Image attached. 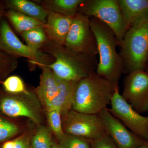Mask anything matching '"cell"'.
Listing matches in <instances>:
<instances>
[{"instance_id":"6da1fadb","label":"cell","mask_w":148,"mask_h":148,"mask_svg":"<svg viewBox=\"0 0 148 148\" xmlns=\"http://www.w3.org/2000/svg\"><path fill=\"white\" fill-rule=\"evenodd\" d=\"M40 51L54 58L53 63L45 65L61 79L79 82L96 73V58L76 53L49 40Z\"/></svg>"},{"instance_id":"7a4b0ae2","label":"cell","mask_w":148,"mask_h":148,"mask_svg":"<svg viewBox=\"0 0 148 148\" xmlns=\"http://www.w3.org/2000/svg\"><path fill=\"white\" fill-rule=\"evenodd\" d=\"M118 84L93 74L77 83L72 110L88 114H99L110 104Z\"/></svg>"},{"instance_id":"3957f363","label":"cell","mask_w":148,"mask_h":148,"mask_svg":"<svg viewBox=\"0 0 148 148\" xmlns=\"http://www.w3.org/2000/svg\"><path fill=\"white\" fill-rule=\"evenodd\" d=\"M90 25L97 43L99 62L96 73L97 75L118 84L124 66L122 59L117 51V40L113 31L99 19L90 17Z\"/></svg>"},{"instance_id":"277c9868","label":"cell","mask_w":148,"mask_h":148,"mask_svg":"<svg viewBox=\"0 0 148 148\" xmlns=\"http://www.w3.org/2000/svg\"><path fill=\"white\" fill-rule=\"evenodd\" d=\"M119 46L123 73L145 70L148 63V13L127 29Z\"/></svg>"},{"instance_id":"5b68a950","label":"cell","mask_w":148,"mask_h":148,"mask_svg":"<svg viewBox=\"0 0 148 148\" xmlns=\"http://www.w3.org/2000/svg\"><path fill=\"white\" fill-rule=\"evenodd\" d=\"M78 12L106 24L114 32L119 45L126 29L118 0H84Z\"/></svg>"},{"instance_id":"8992f818","label":"cell","mask_w":148,"mask_h":148,"mask_svg":"<svg viewBox=\"0 0 148 148\" xmlns=\"http://www.w3.org/2000/svg\"><path fill=\"white\" fill-rule=\"evenodd\" d=\"M36 95L29 91L12 94L0 89V113L11 118L26 117L39 124L41 117Z\"/></svg>"},{"instance_id":"52a82bcc","label":"cell","mask_w":148,"mask_h":148,"mask_svg":"<svg viewBox=\"0 0 148 148\" xmlns=\"http://www.w3.org/2000/svg\"><path fill=\"white\" fill-rule=\"evenodd\" d=\"M64 45L76 53L96 58L98 54L97 43L89 16L78 12L73 17Z\"/></svg>"},{"instance_id":"ba28073f","label":"cell","mask_w":148,"mask_h":148,"mask_svg":"<svg viewBox=\"0 0 148 148\" xmlns=\"http://www.w3.org/2000/svg\"><path fill=\"white\" fill-rule=\"evenodd\" d=\"M0 50L17 58H27L32 65L38 66L51 64L54 61L53 57L47 53L31 50L19 40L3 17L0 21Z\"/></svg>"},{"instance_id":"9c48e42d","label":"cell","mask_w":148,"mask_h":148,"mask_svg":"<svg viewBox=\"0 0 148 148\" xmlns=\"http://www.w3.org/2000/svg\"><path fill=\"white\" fill-rule=\"evenodd\" d=\"M65 134L92 140L107 134L98 114H88L71 110L63 118Z\"/></svg>"},{"instance_id":"30bf717a","label":"cell","mask_w":148,"mask_h":148,"mask_svg":"<svg viewBox=\"0 0 148 148\" xmlns=\"http://www.w3.org/2000/svg\"><path fill=\"white\" fill-rule=\"evenodd\" d=\"M109 110L132 133L148 140V116H143L123 99L117 88L111 100Z\"/></svg>"},{"instance_id":"8fae6325","label":"cell","mask_w":148,"mask_h":148,"mask_svg":"<svg viewBox=\"0 0 148 148\" xmlns=\"http://www.w3.org/2000/svg\"><path fill=\"white\" fill-rule=\"evenodd\" d=\"M123 99L140 114L148 112V73L145 70L130 72L123 81Z\"/></svg>"},{"instance_id":"7c38bea8","label":"cell","mask_w":148,"mask_h":148,"mask_svg":"<svg viewBox=\"0 0 148 148\" xmlns=\"http://www.w3.org/2000/svg\"><path fill=\"white\" fill-rule=\"evenodd\" d=\"M98 115L107 134L119 148H137L145 140L127 129L106 108Z\"/></svg>"},{"instance_id":"4fadbf2b","label":"cell","mask_w":148,"mask_h":148,"mask_svg":"<svg viewBox=\"0 0 148 148\" xmlns=\"http://www.w3.org/2000/svg\"><path fill=\"white\" fill-rule=\"evenodd\" d=\"M42 72L39 85L35 89V94L45 109L58 95L59 91L58 77L45 65L39 66Z\"/></svg>"},{"instance_id":"5bb4252c","label":"cell","mask_w":148,"mask_h":148,"mask_svg":"<svg viewBox=\"0 0 148 148\" xmlns=\"http://www.w3.org/2000/svg\"><path fill=\"white\" fill-rule=\"evenodd\" d=\"M73 17L49 11L44 29L48 39L56 43L64 45L71 25Z\"/></svg>"},{"instance_id":"9a60e30c","label":"cell","mask_w":148,"mask_h":148,"mask_svg":"<svg viewBox=\"0 0 148 148\" xmlns=\"http://www.w3.org/2000/svg\"><path fill=\"white\" fill-rule=\"evenodd\" d=\"M58 79L59 85L58 95L45 110L50 108L58 109L63 118L69 111L72 110L75 89L78 82L65 80L58 77Z\"/></svg>"},{"instance_id":"2e32d148","label":"cell","mask_w":148,"mask_h":148,"mask_svg":"<svg viewBox=\"0 0 148 148\" xmlns=\"http://www.w3.org/2000/svg\"><path fill=\"white\" fill-rule=\"evenodd\" d=\"M6 10H11L23 14L46 24L49 11L41 5L28 0L3 1Z\"/></svg>"},{"instance_id":"e0dca14e","label":"cell","mask_w":148,"mask_h":148,"mask_svg":"<svg viewBox=\"0 0 148 148\" xmlns=\"http://www.w3.org/2000/svg\"><path fill=\"white\" fill-rule=\"evenodd\" d=\"M126 31L142 16L148 13V0H118Z\"/></svg>"},{"instance_id":"ac0fdd59","label":"cell","mask_w":148,"mask_h":148,"mask_svg":"<svg viewBox=\"0 0 148 148\" xmlns=\"http://www.w3.org/2000/svg\"><path fill=\"white\" fill-rule=\"evenodd\" d=\"M84 0H43L40 1V5L48 11L53 12L73 17L78 12L79 6Z\"/></svg>"},{"instance_id":"d6986e66","label":"cell","mask_w":148,"mask_h":148,"mask_svg":"<svg viewBox=\"0 0 148 148\" xmlns=\"http://www.w3.org/2000/svg\"><path fill=\"white\" fill-rule=\"evenodd\" d=\"M4 15L20 35L36 27H45V23L11 10H6Z\"/></svg>"},{"instance_id":"ffe728a7","label":"cell","mask_w":148,"mask_h":148,"mask_svg":"<svg viewBox=\"0 0 148 148\" xmlns=\"http://www.w3.org/2000/svg\"><path fill=\"white\" fill-rule=\"evenodd\" d=\"M21 36L25 41L26 45L31 50L36 52L40 51L48 40L44 27H36L24 32Z\"/></svg>"},{"instance_id":"44dd1931","label":"cell","mask_w":148,"mask_h":148,"mask_svg":"<svg viewBox=\"0 0 148 148\" xmlns=\"http://www.w3.org/2000/svg\"><path fill=\"white\" fill-rule=\"evenodd\" d=\"M46 111L49 127L59 141L66 134L62 127V117L60 111L55 108L48 109Z\"/></svg>"},{"instance_id":"7402d4cb","label":"cell","mask_w":148,"mask_h":148,"mask_svg":"<svg viewBox=\"0 0 148 148\" xmlns=\"http://www.w3.org/2000/svg\"><path fill=\"white\" fill-rule=\"evenodd\" d=\"M53 145L49 130L44 126H40L31 139L32 148H53Z\"/></svg>"},{"instance_id":"603a6c76","label":"cell","mask_w":148,"mask_h":148,"mask_svg":"<svg viewBox=\"0 0 148 148\" xmlns=\"http://www.w3.org/2000/svg\"><path fill=\"white\" fill-rule=\"evenodd\" d=\"M18 58L0 50V83L17 68Z\"/></svg>"},{"instance_id":"cb8c5ba5","label":"cell","mask_w":148,"mask_h":148,"mask_svg":"<svg viewBox=\"0 0 148 148\" xmlns=\"http://www.w3.org/2000/svg\"><path fill=\"white\" fill-rule=\"evenodd\" d=\"M91 140L88 138L65 134L59 141V148H91Z\"/></svg>"},{"instance_id":"d4e9b609","label":"cell","mask_w":148,"mask_h":148,"mask_svg":"<svg viewBox=\"0 0 148 148\" xmlns=\"http://www.w3.org/2000/svg\"><path fill=\"white\" fill-rule=\"evenodd\" d=\"M6 92L12 94H18L28 92L24 82L17 75L8 76L1 83Z\"/></svg>"},{"instance_id":"484cf974","label":"cell","mask_w":148,"mask_h":148,"mask_svg":"<svg viewBox=\"0 0 148 148\" xmlns=\"http://www.w3.org/2000/svg\"><path fill=\"white\" fill-rule=\"evenodd\" d=\"M18 132L19 127L17 125L0 116V142L8 141Z\"/></svg>"},{"instance_id":"4316f807","label":"cell","mask_w":148,"mask_h":148,"mask_svg":"<svg viewBox=\"0 0 148 148\" xmlns=\"http://www.w3.org/2000/svg\"><path fill=\"white\" fill-rule=\"evenodd\" d=\"M91 148H119L108 134L91 140Z\"/></svg>"},{"instance_id":"83f0119b","label":"cell","mask_w":148,"mask_h":148,"mask_svg":"<svg viewBox=\"0 0 148 148\" xmlns=\"http://www.w3.org/2000/svg\"><path fill=\"white\" fill-rule=\"evenodd\" d=\"M30 136L25 134L14 139L15 144L13 148H29L31 145Z\"/></svg>"},{"instance_id":"f1b7e54d","label":"cell","mask_w":148,"mask_h":148,"mask_svg":"<svg viewBox=\"0 0 148 148\" xmlns=\"http://www.w3.org/2000/svg\"><path fill=\"white\" fill-rule=\"evenodd\" d=\"M6 10L5 5L3 1H0V21L4 15Z\"/></svg>"},{"instance_id":"f546056e","label":"cell","mask_w":148,"mask_h":148,"mask_svg":"<svg viewBox=\"0 0 148 148\" xmlns=\"http://www.w3.org/2000/svg\"><path fill=\"white\" fill-rule=\"evenodd\" d=\"M137 148H148V140H145L142 145Z\"/></svg>"},{"instance_id":"4dcf8cb0","label":"cell","mask_w":148,"mask_h":148,"mask_svg":"<svg viewBox=\"0 0 148 148\" xmlns=\"http://www.w3.org/2000/svg\"><path fill=\"white\" fill-rule=\"evenodd\" d=\"M53 148H59V147H58V145H55V144H54L53 146Z\"/></svg>"},{"instance_id":"1f68e13d","label":"cell","mask_w":148,"mask_h":148,"mask_svg":"<svg viewBox=\"0 0 148 148\" xmlns=\"http://www.w3.org/2000/svg\"><path fill=\"white\" fill-rule=\"evenodd\" d=\"M145 70L148 73V63L147 64V66H146L145 69Z\"/></svg>"}]
</instances>
